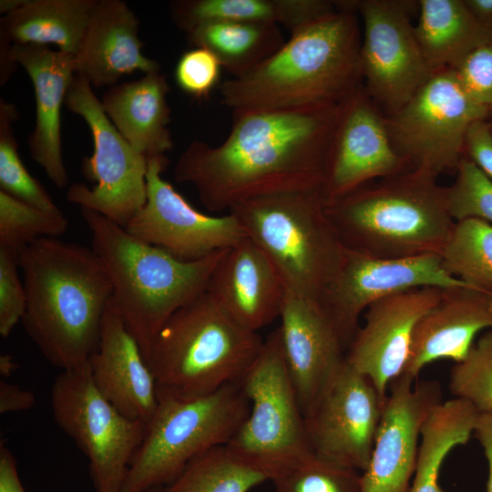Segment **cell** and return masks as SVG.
Instances as JSON below:
<instances>
[{"mask_svg":"<svg viewBox=\"0 0 492 492\" xmlns=\"http://www.w3.org/2000/svg\"><path fill=\"white\" fill-rule=\"evenodd\" d=\"M344 101L232 111L224 141H192L175 164L174 179L193 185L212 212L265 196L323 190Z\"/></svg>","mask_w":492,"mask_h":492,"instance_id":"1","label":"cell"},{"mask_svg":"<svg viewBox=\"0 0 492 492\" xmlns=\"http://www.w3.org/2000/svg\"><path fill=\"white\" fill-rule=\"evenodd\" d=\"M26 294L22 323L42 355L66 370L88 361L112 296L110 279L90 247L42 238L19 251Z\"/></svg>","mask_w":492,"mask_h":492,"instance_id":"2","label":"cell"},{"mask_svg":"<svg viewBox=\"0 0 492 492\" xmlns=\"http://www.w3.org/2000/svg\"><path fill=\"white\" fill-rule=\"evenodd\" d=\"M362 36L350 0L291 33L269 58L220 85L231 111L342 103L363 87Z\"/></svg>","mask_w":492,"mask_h":492,"instance_id":"3","label":"cell"},{"mask_svg":"<svg viewBox=\"0 0 492 492\" xmlns=\"http://www.w3.org/2000/svg\"><path fill=\"white\" fill-rule=\"evenodd\" d=\"M80 212L91 235V248L110 279L109 303L146 359L167 320L206 292L226 250L196 261L179 260L92 210L81 208Z\"/></svg>","mask_w":492,"mask_h":492,"instance_id":"4","label":"cell"},{"mask_svg":"<svg viewBox=\"0 0 492 492\" xmlns=\"http://www.w3.org/2000/svg\"><path fill=\"white\" fill-rule=\"evenodd\" d=\"M436 178L411 168L326 201L325 211L349 250L384 259L440 254L456 221Z\"/></svg>","mask_w":492,"mask_h":492,"instance_id":"5","label":"cell"},{"mask_svg":"<svg viewBox=\"0 0 492 492\" xmlns=\"http://www.w3.org/2000/svg\"><path fill=\"white\" fill-rule=\"evenodd\" d=\"M263 342L258 333L229 315L206 291L167 320L146 361L158 394L196 398L239 382Z\"/></svg>","mask_w":492,"mask_h":492,"instance_id":"6","label":"cell"},{"mask_svg":"<svg viewBox=\"0 0 492 492\" xmlns=\"http://www.w3.org/2000/svg\"><path fill=\"white\" fill-rule=\"evenodd\" d=\"M229 212L272 263L287 292L322 298L345 251L326 214L322 190L256 198Z\"/></svg>","mask_w":492,"mask_h":492,"instance_id":"7","label":"cell"},{"mask_svg":"<svg viewBox=\"0 0 492 492\" xmlns=\"http://www.w3.org/2000/svg\"><path fill=\"white\" fill-rule=\"evenodd\" d=\"M159 395L122 492H145L174 480L198 456L229 443L249 413L239 382L196 398Z\"/></svg>","mask_w":492,"mask_h":492,"instance_id":"8","label":"cell"},{"mask_svg":"<svg viewBox=\"0 0 492 492\" xmlns=\"http://www.w3.org/2000/svg\"><path fill=\"white\" fill-rule=\"evenodd\" d=\"M239 383L250 408L225 445L231 451L267 472L271 481L313 455L278 328L264 340L260 354Z\"/></svg>","mask_w":492,"mask_h":492,"instance_id":"9","label":"cell"},{"mask_svg":"<svg viewBox=\"0 0 492 492\" xmlns=\"http://www.w3.org/2000/svg\"><path fill=\"white\" fill-rule=\"evenodd\" d=\"M56 425L87 456L95 492H122L147 425L124 415L97 388L88 361L62 370L51 391Z\"/></svg>","mask_w":492,"mask_h":492,"instance_id":"10","label":"cell"},{"mask_svg":"<svg viewBox=\"0 0 492 492\" xmlns=\"http://www.w3.org/2000/svg\"><path fill=\"white\" fill-rule=\"evenodd\" d=\"M65 106L90 129L94 151L83 159L82 172L96 183L72 184L67 199L125 227L146 203L148 159L118 132L84 76L75 75Z\"/></svg>","mask_w":492,"mask_h":492,"instance_id":"11","label":"cell"},{"mask_svg":"<svg viewBox=\"0 0 492 492\" xmlns=\"http://www.w3.org/2000/svg\"><path fill=\"white\" fill-rule=\"evenodd\" d=\"M484 118L489 119L487 112L469 96L456 71L443 69L385 122L395 149L410 168L437 177L456 169L469 126Z\"/></svg>","mask_w":492,"mask_h":492,"instance_id":"12","label":"cell"},{"mask_svg":"<svg viewBox=\"0 0 492 492\" xmlns=\"http://www.w3.org/2000/svg\"><path fill=\"white\" fill-rule=\"evenodd\" d=\"M351 4L363 21L360 62L364 90L374 104L394 114L434 73L410 20L418 1L351 0Z\"/></svg>","mask_w":492,"mask_h":492,"instance_id":"13","label":"cell"},{"mask_svg":"<svg viewBox=\"0 0 492 492\" xmlns=\"http://www.w3.org/2000/svg\"><path fill=\"white\" fill-rule=\"evenodd\" d=\"M385 399L368 376L345 361L303 414L313 454L364 471Z\"/></svg>","mask_w":492,"mask_h":492,"instance_id":"14","label":"cell"},{"mask_svg":"<svg viewBox=\"0 0 492 492\" xmlns=\"http://www.w3.org/2000/svg\"><path fill=\"white\" fill-rule=\"evenodd\" d=\"M166 156L148 159L147 200L124 227L136 238L183 261L228 250L247 236L231 212L208 215L192 207L162 178Z\"/></svg>","mask_w":492,"mask_h":492,"instance_id":"15","label":"cell"},{"mask_svg":"<svg viewBox=\"0 0 492 492\" xmlns=\"http://www.w3.org/2000/svg\"><path fill=\"white\" fill-rule=\"evenodd\" d=\"M460 285L467 284L445 270L440 254L384 259L345 248L340 268L319 301L349 348L360 316L375 301L414 288Z\"/></svg>","mask_w":492,"mask_h":492,"instance_id":"16","label":"cell"},{"mask_svg":"<svg viewBox=\"0 0 492 492\" xmlns=\"http://www.w3.org/2000/svg\"><path fill=\"white\" fill-rule=\"evenodd\" d=\"M401 374L389 384L371 458L361 475L362 492H408L422 427L442 403L436 381Z\"/></svg>","mask_w":492,"mask_h":492,"instance_id":"17","label":"cell"},{"mask_svg":"<svg viewBox=\"0 0 492 492\" xmlns=\"http://www.w3.org/2000/svg\"><path fill=\"white\" fill-rule=\"evenodd\" d=\"M408 169L393 145L385 117L363 86L343 104L323 185L325 202Z\"/></svg>","mask_w":492,"mask_h":492,"instance_id":"18","label":"cell"},{"mask_svg":"<svg viewBox=\"0 0 492 492\" xmlns=\"http://www.w3.org/2000/svg\"><path fill=\"white\" fill-rule=\"evenodd\" d=\"M444 288L419 287L373 302L346 353V361L368 376L383 396L409 359L415 329L439 302Z\"/></svg>","mask_w":492,"mask_h":492,"instance_id":"19","label":"cell"},{"mask_svg":"<svg viewBox=\"0 0 492 492\" xmlns=\"http://www.w3.org/2000/svg\"><path fill=\"white\" fill-rule=\"evenodd\" d=\"M280 320L283 357L304 414L345 363L348 346L319 300L286 291Z\"/></svg>","mask_w":492,"mask_h":492,"instance_id":"20","label":"cell"},{"mask_svg":"<svg viewBox=\"0 0 492 492\" xmlns=\"http://www.w3.org/2000/svg\"><path fill=\"white\" fill-rule=\"evenodd\" d=\"M11 56L31 79L36 97V124L28 139L31 158L57 188L69 177L63 160L61 109L76 75L75 57L48 46L12 45Z\"/></svg>","mask_w":492,"mask_h":492,"instance_id":"21","label":"cell"},{"mask_svg":"<svg viewBox=\"0 0 492 492\" xmlns=\"http://www.w3.org/2000/svg\"><path fill=\"white\" fill-rule=\"evenodd\" d=\"M206 291L236 322L256 333L280 318L286 296L278 272L247 237L224 251Z\"/></svg>","mask_w":492,"mask_h":492,"instance_id":"22","label":"cell"},{"mask_svg":"<svg viewBox=\"0 0 492 492\" xmlns=\"http://www.w3.org/2000/svg\"><path fill=\"white\" fill-rule=\"evenodd\" d=\"M88 364L99 392L124 415L148 425L159 403L157 383L138 342L110 303Z\"/></svg>","mask_w":492,"mask_h":492,"instance_id":"23","label":"cell"},{"mask_svg":"<svg viewBox=\"0 0 492 492\" xmlns=\"http://www.w3.org/2000/svg\"><path fill=\"white\" fill-rule=\"evenodd\" d=\"M492 328V292L468 285L444 288L436 305L417 323L403 372L415 380L439 359L463 360L483 330Z\"/></svg>","mask_w":492,"mask_h":492,"instance_id":"24","label":"cell"},{"mask_svg":"<svg viewBox=\"0 0 492 492\" xmlns=\"http://www.w3.org/2000/svg\"><path fill=\"white\" fill-rule=\"evenodd\" d=\"M139 22L122 0H97L75 57L76 74L95 87L117 85L136 71L160 72L159 64L143 52Z\"/></svg>","mask_w":492,"mask_h":492,"instance_id":"25","label":"cell"},{"mask_svg":"<svg viewBox=\"0 0 492 492\" xmlns=\"http://www.w3.org/2000/svg\"><path fill=\"white\" fill-rule=\"evenodd\" d=\"M165 75L143 77L110 87L101 97L102 108L122 137L145 158L166 156L173 149L168 128L170 108Z\"/></svg>","mask_w":492,"mask_h":492,"instance_id":"26","label":"cell"},{"mask_svg":"<svg viewBox=\"0 0 492 492\" xmlns=\"http://www.w3.org/2000/svg\"><path fill=\"white\" fill-rule=\"evenodd\" d=\"M414 31L433 72L456 69L471 54L492 43L464 0H420Z\"/></svg>","mask_w":492,"mask_h":492,"instance_id":"27","label":"cell"},{"mask_svg":"<svg viewBox=\"0 0 492 492\" xmlns=\"http://www.w3.org/2000/svg\"><path fill=\"white\" fill-rule=\"evenodd\" d=\"M97 0H26L0 19V38L12 45H55L76 56Z\"/></svg>","mask_w":492,"mask_h":492,"instance_id":"28","label":"cell"},{"mask_svg":"<svg viewBox=\"0 0 492 492\" xmlns=\"http://www.w3.org/2000/svg\"><path fill=\"white\" fill-rule=\"evenodd\" d=\"M336 7L328 0H179L169 12L185 33L207 22L235 21L282 25L291 34Z\"/></svg>","mask_w":492,"mask_h":492,"instance_id":"29","label":"cell"},{"mask_svg":"<svg viewBox=\"0 0 492 492\" xmlns=\"http://www.w3.org/2000/svg\"><path fill=\"white\" fill-rule=\"evenodd\" d=\"M187 36L194 47L210 51L231 77L247 74L285 42L278 25L263 23L207 22L189 31Z\"/></svg>","mask_w":492,"mask_h":492,"instance_id":"30","label":"cell"},{"mask_svg":"<svg viewBox=\"0 0 492 492\" xmlns=\"http://www.w3.org/2000/svg\"><path fill=\"white\" fill-rule=\"evenodd\" d=\"M477 415L472 405L456 397L435 407L421 430L415 478L408 492H444L438 482L441 466L456 446L468 442Z\"/></svg>","mask_w":492,"mask_h":492,"instance_id":"31","label":"cell"},{"mask_svg":"<svg viewBox=\"0 0 492 492\" xmlns=\"http://www.w3.org/2000/svg\"><path fill=\"white\" fill-rule=\"evenodd\" d=\"M265 481L267 472L220 446L191 460L159 492H249Z\"/></svg>","mask_w":492,"mask_h":492,"instance_id":"32","label":"cell"},{"mask_svg":"<svg viewBox=\"0 0 492 492\" xmlns=\"http://www.w3.org/2000/svg\"><path fill=\"white\" fill-rule=\"evenodd\" d=\"M440 256L451 276L492 292V224L478 219L456 221Z\"/></svg>","mask_w":492,"mask_h":492,"instance_id":"33","label":"cell"},{"mask_svg":"<svg viewBox=\"0 0 492 492\" xmlns=\"http://www.w3.org/2000/svg\"><path fill=\"white\" fill-rule=\"evenodd\" d=\"M18 119L16 107L0 98V190L34 207L56 211L44 186L34 178L22 162L14 135V123Z\"/></svg>","mask_w":492,"mask_h":492,"instance_id":"34","label":"cell"},{"mask_svg":"<svg viewBox=\"0 0 492 492\" xmlns=\"http://www.w3.org/2000/svg\"><path fill=\"white\" fill-rule=\"evenodd\" d=\"M59 210H45L0 190V244L20 251L42 238H59L68 228Z\"/></svg>","mask_w":492,"mask_h":492,"instance_id":"35","label":"cell"},{"mask_svg":"<svg viewBox=\"0 0 492 492\" xmlns=\"http://www.w3.org/2000/svg\"><path fill=\"white\" fill-rule=\"evenodd\" d=\"M449 389L478 414L492 413V331L483 333L450 372Z\"/></svg>","mask_w":492,"mask_h":492,"instance_id":"36","label":"cell"},{"mask_svg":"<svg viewBox=\"0 0 492 492\" xmlns=\"http://www.w3.org/2000/svg\"><path fill=\"white\" fill-rule=\"evenodd\" d=\"M273 492H362L358 471L312 455L272 480Z\"/></svg>","mask_w":492,"mask_h":492,"instance_id":"37","label":"cell"},{"mask_svg":"<svg viewBox=\"0 0 492 492\" xmlns=\"http://www.w3.org/2000/svg\"><path fill=\"white\" fill-rule=\"evenodd\" d=\"M456 177L446 187L447 210L456 222L478 219L492 224V180L467 157L456 168Z\"/></svg>","mask_w":492,"mask_h":492,"instance_id":"38","label":"cell"},{"mask_svg":"<svg viewBox=\"0 0 492 492\" xmlns=\"http://www.w3.org/2000/svg\"><path fill=\"white\" fill-rule=\"evenodd\" d=\"M19 251L0 244V334L10 335L22 322L26 307V294L19 276Z\"/></svg>","mask_w":492,"mask_h":492,"instance_id":"39","label":"cell"},{"mask_svg":"<svg viewBox=\"0 0 492 492\" xmlns=\"http://www.w3.org/2000/svg\"><path fill=\"white\" fill-rule=\"evenodd\" d=\"M221 65L208 49L193 47L184 52L175 67L179 87L197 99L209 97L220 82Z\"/></svg>","mask_w":492,"mask_h":492,"instance_id":"40","label":"cell"},{"mask_svg":"<svg viewBox=\"0 0 492 492\" xmlns=\"http://www.w3.org/2000/svg\"><path fill=\"white\" fill-rule=\"evenodd\" d=\"M455 71L469 96L492 118V43L471 54Z\"/></svg>","mask_w":492,"mask_h":492,"instance_id":"41","label":"cell"},{"mask_svg":"<svg viewBox=\"0 0 492 492\" xmlns=\"http://www.w3.org/2000/svg\"><path fill=\"white\" fill-rule=\"evenodd\" d=\"M464 156L492 180V128L488 118L477 119L469 126Z\"/></svg>","mask_w":492,"mask_h":492,"instance_id":"42","label":"cell"},{"mask_svg":"<svg viewBox=\"0 0 492 492\" xmlns=\"http://www.w3.org/2000/svg\"><path fill=\"white\" fill-rule=\"evenodd\" d=\"M35 404L32 392L22 389L16 384L0 382V413L25 411Z\"/></svg>","mask_w":492,"mask_h":492,"instance_id":"43","label":"cell"},{"mask_svg":"<svg viewBox=\"0 0 492 492\" xmlns=\"http://www.w3.org/2000/svg\"><path fill=\"white\" fill-rule=\"evenodd\" d=\"M0 492H26L16 460L3 442L0 444Z\"/></svg>","mask_w":492,"mask_h":492,"instance_id":"44","label":"cell"},{"mask_svg":"<svg viewBox=\"0 0 492 492\" xmlns=\"http://www.w3.org/2000/svg\"><path fill=\"white\" fill-rule=\"evenodd\" d=\"M474 435L481 445L487 461V492H492V413L478 414Z\"/></svg>","mask_w":492,"mask_h":492,"instance_id":"45","label":"cell"},{"mask_svg":"<svg viewBox=\"0 0 492 492\" xmlns=\"http://www.w3.org/2000/svg\"><path fill=\"white\" fill-rule=\"evenodd\" d=\"M464 1L478 23L492 32V0Z\"/></svg>","mask_w":492,"mask_h":492,"instance_id":"46","label":"cell"},{"mask_svg":"<svg viewBox=\"0 0 492 492\" xmlns=\"http://www.w3.org/2000/svg\"><path fill=\"white\" fill-rule=\"evenodd\" d=\"M16 364L10 355H1L0 357V373L4 377L10 376L15 368Z\"/></svg>","mask_w":492,"mask_h":492,"instance_id":"47","label":"cell"},{"mask_svg":"<svg viewBox=\"0 0 492 492\" xmlns=\"http://www.w3.org/2000/svg\"><path fill=\"white\" fill-rule=\"evenodd\" d=\"M26 0H1L0 13L7 15L21 7Z\"/></svg>","mask_w":492,"mask_h":492,"instance_id":"48","label":"cell"},{"mask_svg":"<svg viewBox=\"0 0 492 492\" xmlns=\"http://www.w3.org/2000/svg\"><path fill=\"white\" fill-rule=\"evenodd\" d=\"M145 492H159V488H152V489L147 490Z\"/></svg>","mask_w":492,"mask_h":492,"instance_id":"49","label":"cell"},{"mask_svg":"<svg viewBox=\"0 0 492 492\" xmlns=\"http://www.w3.org/2000/svg\"><path fill=\"white\" fill-rule=\"evenodd\" d=\"M489 122H490V125H491V128H492V118L489 119Z\"/></svg>","mask_w":492,"mask_h":492,"instance_id":"50","label":"cell"}]
</instances>
